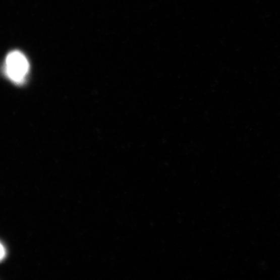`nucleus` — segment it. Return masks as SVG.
I'll return each mask as SVG.
<instances>
[{"instance_id":"f03ea898","label":"nucleus","mask_w":280,"mask_h":280,"mask_svg":"<svg viewBox=\"0 0 280 280\" xmlns=\"http://www.w3.org/2000/svg\"><path fill=\"white\" fill-rule=\"evenodd\" d=\"M6 255V250L2 244H0V261L4 259Z\"/></svg>"},{"instance_id":"f257e3e1","label":"nucleus","mask_w":280,"mask_h":280,"mask_svg":"<svg viewBox=\"0 0 280 280\" xmlns=\"http://www.w3.org/2000/svg\"><path fill=\"white\" fill-rule=\"evenodd\" d=\"M29 70L28 61L22 52L14 51L8 55L6 62V72L12 81L18 84L23 83Z\"/></svg>"}]
</instances>
